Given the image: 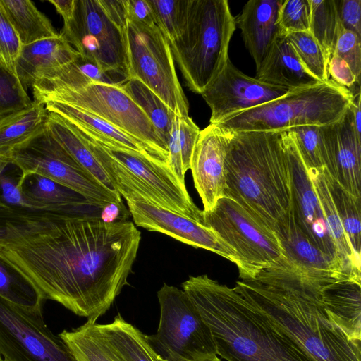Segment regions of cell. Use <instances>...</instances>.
Returning <instances> with one entry per match:
<instances>
[{
    "label": "cell",
    "instance_id": "6da1fadb",
    "mask_svg": "<svg viewBox=\"0 0 361 361\" xmlns=\"http://www.w3.org/2000/svg\"><path fill=\"white\" fill-rule=\"evenodd\" d=\"M0 217V260L23 276L44 300L96 322L112 305L138 252L134 223L106 221L99 214L13 208Z\"/></svg>",
    "mask_w": 361,
    "mask_h": 361
},
{
    "label": "cell",
    "instance_id": "7a4b0ae2",
    "mask_svg": "<svg viewBox=\"0 0 361 361\" xmlns=\"http://www.w3.org/2000/svg\"><path fill=\"white\" fill-rule=\"evenodd\" d=\"M324 279L283 257L255 277L238 281L233 288L314 361H361L360 344L351 341L326 311Z\"/></svg>",
    "mask_w": 361,
    "mask_h": 361
},
{
    "label": "cell",
    "instance_id": "3957f363",
    "mask_svg": "<svg viewBox=\"0 0 361 361\" xmlns=\"http://www.w3.org/2000/svg\"><path fill=\"white\" fill-rule=\"evenodd\" d=\"M182 288L226 361H314L233 288L206 274L190 276Z\"/></svg>",
    "mask_w": 361,
    "mask_h": 361
},
{
    "label": "cell",
    "instance_id": "277c9868",
    "mask_svg": "<svg viewBox=\"0 0 361 361\" xmlns=\"http://www.w3.org/2000/svg\"><path fill=\"white\" fill-rule=\"evenodd\" d=\"M223 128L227 142L224 197L274 233L291 208V178L282 131Z\"/></svg>",
    "mask_w": 361,
    "mask_h": 361
},
{
    "label": "cell",
    "instance_id": "5b68a950",
    "mask_svg": "<svg viewBox=\"0 0 361 361\" xmlns=\"http://www.w3.org/2000/svg\"><path fill=\"white\" fill-rule=\"evenodd\" d=\"M236 28L226 0H190L186 24L170 43L190 90L202 94L223 69Z\"/></svg>",
    "mask_w": 361,
    "mask_h": 361
},
{
    "label": "cell",
    "instance_id": "8992f818",
    "mask_svg": "<svg viewBox=\"0 0 361 361\" xmlns=\"http://www.w3.org/2000/svg\"><path fill=\"white\" fill-rule=\"evenodd\" d=\"M354 94L331 79L233 114L218 123L234 131H285L299 126H322L338 121Z\"/></svg>",
    "mask_w": 361,
    "mask_h": 361
},
{
    "label": "cell",
    "instance_id": "52a82bcc",
    "mask_svg": "<svg viewBox=\"0 0 361 361\" xmlns=\"http://www.w3.org/2000/svg\"><path fill=\"white\" fill-rule=\"evenodd\" d=\"M8 153L11 164L21 172L20 180L39 175L73 190L100 208L110 204L124 205L118 192L105 188L75 160L54 138L46 122Z\"/></svg>",
    "mask_w": 361,
    "mask_h": 361
},
{
    "label": "cell",
    "instance_id": "ba28073f",
    "mask_svg": "<svg viewBox=\"0 0 361 361\" xmlns=\"http://www.w3.org/2000/svg\"><path fill=\"white\" fill-rule=\"evenodd\" d=\"M157 298L158 329L147 337L159 355L166 361H202L217 355L209 326L183 290L164 283Z\"/></svg>",
    "mask_w": 361,
    "mask_h": 361
},
{
    "label": "cell",
    "instance_id": "9c48e42d",
    "mask_svg": "<svg viewBox=\"0 0 361 361\" xmlns=\"http://www.w3.org/2000/svg\"><path fill=\"white\" fill-rule=\"evenodd\" d=\"M126 39L129 78L145 84L176 114L189 116L170 44L158 27L127 21Z\"/></svg>",
    "mask_w": 361,
    "mask_h": 361
},
{
    "label": "cell",
    "instance_id": "30bf717a",
    "mask_svg": "<svg viewBox=\"0 0 361 361\" xmlns=\"http://www.w3.org/2000/svg\"><path fill=\"white\" fill-rule=\"evenodd\" d=\"M203 221L235 250L242 280L255 277L286 257L276 235L257 224L231 198H220L211 210L203 211Z\"/></svg>",
    "mask_w": 361,
    "mask_h": 361
},
{
    "label": "cell",
    "instance_id": "8fae6325",
    "mask_svg": "<svg viewBox=\"0 0 361 361\" xmlns=\"http://www.w3.org/2000/svg\"><path fill=\"white\" fill-rule=\"evenodd\" d=\"M59 34L82 57L130 79L126 29L111 19L99 0H75L73 16Z\"/></svg>",
    "mask_w": 361,
    "mask_h": 361
},
{
    "label": "cell",
    "instance_id": "7c38bea8",
    "mask_svg": "<svg viewBox=\"0 0 361 361\" xmlns=\"http://www.w3.org/2000/svg\"><path fill=\"white\" fill-rule=\"evenodd\" d=\"M34 100L42 104L56 101L80 108L169 156L167 145L150 119L123 85L93 82L78 89L59 91Z\"/></svg>",
    "mask_w": 361,
    "mask_h": 361
},
{
    "label": "cell",
    "instance_id": "4fadbf2b",
    "mask_svg": "<svg viewBox=\"0 0 361 361\" xmlns=\"http://www.w3.org/2000/svg\"><path fill=\"white\" fill-rule=\"evenodd\" d=\"M0 355L5 361H77L48 328L42 310H28L1 297Z\"/></svg>",
    "mask_w": 361,
    "mask_h": 361
},
{
    "label": "cell",
    "instance_id": "5bb4252c",
    "mask_svg": "<svg viewBox=\"0 0 361 361\" xmlns=\"http://www.w3.org/2000/svg\"><path fill=\"white\" fill-rule=\"evenodd\" d=\"M281 138L291 178L292 216L310 241L330 257L344 274L319 200L293 136L290 131H282Z\"/></svg>",
    "mask_w": 361,
    "mask_h": 361
},
{
    "label": "cell",
    "instance_id": "9a60e30c",
    "mask_svg": "<svg viewBox=\"0 0 361 361\" xmlns=\"http://www.w3.org/2000/svg\"><path fill=\"white\" fill-rule=\"evenodd\" d=\"M121 197L126 200L136 226L166 234L194 247L213 252L237 265L235 250L209 227L137 196L125 194Z\"/></svg>",
    "mask_w": 361,
    "mask_h": 361
},
{
    "label": "cell",
    "instance_id": "2e32d148",
    "mask_svg": "<svg viewBox=\"0 0 361 361\" xmlns=\"http://www.w3.org/2000/svg\"><path fill=\"white\" fill-rule=\"evenodd\" d=\"M290 90L248 76L228 58L219 74L201 94L211 109L210 123L280 98Z\"/></svg>",
    "mask_w": 361,
    "mask_h": 361
},
{
    "label": "cell",
    "instance_id": "e0dca14e",
    "mask_svg": "<svg viewBox=\"0 0 361 361\" xmlns=\"http://www.w3.org/2000/svg\"><path fill=\"white\" fill-rule=\"evenodd\" d=\"M324 169L345 190L361 198V137L351 105L337 121L319 127Z\"/></svg>",
    "mask_w": 361,
    "mask_h": 361
},
{
    "label": "cell",
    "instance_id": "ac0fdd59",
    "mask_svg": "<svg viewBox=\"0 0 361 361\" xmlns=\"http://www.w3.org/2000/svg\"><path fill=\"white\" fill-rule=\"evenodd\" d=\"M226 150V137L223 128L210 123L200 130L192 151L190 169L195 187L202 201L203 211L211 210L218 200L224 197Z\"/></svg>",
    "mask_w": 361,
    "mask_h": 361
},
{
    "label": "cell",
    "instance_id": "d6986e66",
    "mask_svg": "<svg viewBox=\"0 0 361 361\" xmlns=\"http://www.w3.org/2000/svg\"><path fill=\"white\" fill-rule=\"evenodd\" d=\"M43 104L47 111L61 116L106 147L132 150L169 165L167 154L93 114L61 102L47 101Z\"/></svg>",
    "mask_w": 361,
    "mask_h": 361
},
{
    "label": "cell",
    "instance_id": "ffe728a7",
    "mask_svg": "<svg viewBox=\"0 0 361 361\" xmlns=\"http://www.w3.org/2000/svg\"><path fill=\"white\" fill-rule=\"evenodd\" d=\"M283 0H250L235 19L256 69L268 54L279 32L278 13Z\"/></svg>",
    "mask_w": 361,
    "mask_h": 361
},
{
    "label": "cell",
    "instance_id": "44dd1931",
    "mask_svg": "<svg viewBox=\"0 0 361 361\" xmlns=\"http://www.w3.org/2000/svg\"><path fill=\"white\" fill-rule=\"evenodd\" d=\"M322 297L329 318L351 341L360 344L361 279H324Z\"/></svg>",
    "mask_w": 361,
    "mask_h": 361
},
{
    "label": "cell",
    "instance_id": "7402d4cb",
    "mask_svg": "<svg viewBox=\"0 0 361 361\" xmlns=\"http://www.w3.org/2000/svg\"><path fill=\"white\" fill-rule=\"evenodd\" d=\"M274 233L284 256L309 274L319 279L348 276L339 271L330 257L310 241L295 223L290 211L276 224Z\"/></svg>",
    "mask_w": 361,
    "mask_h": 361
},
{
    "label": "cell",
    "instance_id": "603a6c76",
    "mask_svg": "<svg viewBox=\"0 0 361 361\" xmlns=\"http://www.w3.org/2000/svg\"><path fill=\"white\" fill-rule=\"evenodd\" d=\"M128 80L126 75L104 70L79 55L70 63L44 74L31 88L35 99L59 91L78 89L93 82L123 85Z\"/></svg>",
    "mask_w": 361,
    "mask_h": 361
},
{
    "label": "cell",
    "instance_id": "cb8c5ba5",
    "mask_svg": "<svg viewBox=\"0 0 361 361\" xmlns=\"http://www.w3.org/2000/svg\"><path fill=\"white\" fill-rule=\"evenodd\" d=\"M79 55L59 34L56 37L22 46L16 61V73L27 91L44 74L70 63Z\"/></svg>",
    "mask_w": 361,
    "mask_h": 361
},
{
    "label": "cell",
    "instance_id": "d4e9b609",
    "mask_svg": "<svg viewBox=\"0 0 361 361\" xmlns=\"http://www.w3.org/2000/svg\"><path fill=\"white\" fill-rule=\"evenodd\" d=\"M255 78L290 91L306 88L322 82L302 66L286 35L279 34L261 65Z\"/></svg>",
    "mask_w": 361,
    "mask_h": 361
},
{
    "label": "cell",
    "instance_id": "484cf974",
    "mask_svg": "<svg viewBox=\"0 0 361 361\" xmlns=\"http://www.w3.org/2000/svg\"><path fill=\"white\" fill-rule=\"evenodd\" d=\"M308 172L335 244L342 272L348 276L361 278L360 260L354 254L345 235L326 185L324 169Z\"/></svg>",
    "mask_w": 361,
    "mask_h": 361
},
{
    "label": "cell",
    "instance_id": "4316f807",
    "mask_svg": "<svg viewBox=\"0 0 361 361\" xmlns=\"http://www.w3.org/2000/svg\"><path fill=\"white\" fill-rule=\"evenodd\" d=\"M46 125L54 138L85 170L105 188L117 192L106 171L71 123L54 112L48 111Z\"/></svg>",
    "mask_w": 361,
    "mask_h": 361
},
{
    "label": "cell",
    "instance_id": "83f0119b",
    "mask_svg": "<svg viewBox=\"0 0 361 361\" xmlns=\"http://www.w3.org/2000/svg\"><path fill=\"white\" fill-rule=\"evenodd\" d=\"M105 337L123 361H166L144 334L120 314L109 324H99Z\"/></svg>",
    "mask_w": 361,
    "mask_h": 361
},
{
    "label": "cell",
    "instance_id": "f1b7e54d",
    "mask_svg": "<svg viewBox=\"0 0 361 361\" xmlns=\"http://www.w3.org/2000/svg\"><path fill=\"white\" fill-rule=\"evenodd\" d=\"M0 4L22 46L59 35L31 1L0 0Z\"/></svg>",
    "mask_w": 361,
    "mask_h": 361
},
{
    "label": "cell",
    "instance_id": "f546056e",
    "mask_svg": "<svg viewBox=\"0 0 361 361\" xmlns=\"http://www.w3.org/2000/svg\"><path fill=\"white\" fill-rule=\"evenodd\" d=\"M58 336L77 361H123L94 321L87 320L70 331L64 329Z\"/></svg>",
    "mask_w": 361,
    "mask_h": 361
},
{
    "label": "cell",
    "instance_id": "4dcf8cb0",
    "mask_svg": "<svg viewBox=\"0 0 361 361\" xmlns=\"http://www.w3.org/2000/svg\"><path fill=\"white\" fill-rule=\"evenodd\" d=\"M200 132L199 127L189 116L174 115L167 140L168 164L183 185Z\"/></svg>",
    "mask_w": 361,
    "mask_h": 361
},
{
    "label": "cell",
    "instance_id": "1f68e13d",
    "mask_svg": "<svg viewBox=\"0 0 361 361\" xmlns=\"http://www.w3.org/2000/svg\"><path fill=\"white\" fill-rule=\"evenodd\" d=\"M48 111L44 104H32L0 121V149L8 150L28 140L45 123Z\"/></svg>",
    "mask_w": 361,
    "mask_h": 361
},
{
    "label": "cell",
    "instance_id": "d6a6232c",
    "mask_svg": "<svg viewBox=\"0 0 361 361\" xmlns=\"http://www.w3.org/2000/svg\"><path fill=\"white\" fill-rule=\"evenodd\" d=\"M331 197L356 257L361 254V198L351 195L324 169Z\"/></svg>",
    "mask_w": 361,
    "mask_h": 361
},
{
    "label": "cell",
    "instance_id": "836d02e7",
    "mask_svg": "<svg viewBox=\"0 0 361 361\" xmlns=\"http://www.w3.org/2000/svg\"><path fill=\"white\" fill-rule=\"evenodd\" d=\"M123 87L148 116L160 138L167 145L176 114L154 92L136 78H130Z\"/></svg>",
    "mask_w": 361,
    "mask_h": 361
},
{
    "label": "cell",
    "instance_id": "e575fe53",
    "mask_svg": "<svg viewBox=\"0 0 361 361\" xmlns=\"http://www.w3.org/2000/svg\"><path fill=\"white\" fill-rule=\"evenodd\" d=\"M310 33L323 49L329 61L341 30L335 0H310Z\"/></svg>",
    "mask_w": 361,
    "mask_h": 361
},
{
    "label": "cell",
    "instance_id": "d590c367",
    "mask_svg": "<svg viewBox=\"0 0 361 361\" xmlns=\"http://www.w3.org/2000/svg\"><path fill=\"white\" fill-rule=\"evenodd\" d=\"M0 297L28 310H42L44 300L18 271L0 260Z\"/></svg>",
    "mask_w": 361,
    "mask_h": 361
},
{
    "label": "cell",
    "instance_id": "8d00e7d4",
    "mask_svg": "<svg viewBox=\"0 0 361 361\" xmlns=\"http://www.w3.org/2000/svg\"><path fill=\"white\" fill-rule=\"evenodd\" d=\"M286 38L304 68L319 81L330 79L325 54L310 32H297L286 35Z\"/></svg>",
    "mask_w": 361,
    "mask_h": 361
},
{
    "label": "cell",
    "instance_id": "74e56055",
    "mask_svg": "<svg viewBox=\"0 0 361 361\" xmlns=\"http://www.w3.org/2000/svg\"><path fill=\"white\" fill-rule=\"evenodd\" d=\"M154 24L170 43L184 30L190 0H147Z\"/></svg>",
    "mask_w": 361,
    "mask_h": 361
},
{
    "label": "cell",
    "instance_id": "f35d334b",
    "mask_svg": "<svg viewBox=\"0 0 361 361\" xmlns=\"http://www.w3.org/2000/svg\"><path fill=\"white\" fill-rule=\"evenodd\" d=\"M319 127L314 125L294 126L290 131L307 171L324 169Z\"/></svg>",
    "mask_w": 361,
    "mask_h": 361
},
{
    "label": "cell",
    "instance_id": "ab89813d",
    "mask_svg": "<svg viewBox=\"0 0 361 361\" xmlns=\"http://www.w3.org/2000/svg\"><path fill=\"white\" fill-rule=\"evenodd\" d=\"M32 103L17 75L0 66V121Z\"/></svg>",
    "mask_w": 361,
    "mask_h": 361
},
{
    "label": "cell",
    "instance_id": "60d3db41",
    "mask_svg": "<svg viewBox=\"0 0 361 361\" xmlns=\"http://www.w3.org/2000/svg\"><path fill=\"white\" fill-rule=\"evenodd\" d=\"M310 0H283L279 10L277 24L279 32H310Z\"/></svg>",
    "mask_w": 361,
    "mask_h": 361
},
{
    "label": "cell",
    "instance_id": "b9f144b4",
    "mask_svg": "<svg viewBox=\"0 0 361 361\" xmlns=\"http://www.w3.org/2000/svg\"><path fill=\"white\" fill-rule=\"evenodd\" d=\"M22 44L0 4V66L16 73Z\"/></svg>",
    "mask_w": 361,
    "mask_h": 361
},
{
    "label": "cell",
    "instance_id": "7bdbcfd3",
    "mask_svg": "<svg viewBox=\"0 0 361 361\" xmlns=\"http://www.w3.org/2000/svg\"><path fill=\"white\" fill-rule=\"evenodd\" d=\"M333 54L343 59L360 82L361 37L354 32L343 27L337 38Z\"/></svg>",
    "mask_w": 361,
    "mask_h": 361
},
{
    "label": "cell",
    "instance_id": "ee69618b",
    "mask_svg": "<svg viewBox=\"0 0 361 361\" xmlns=\"http://www.w3.org/2000/svg\"><path fill=\"white\" fill-rule=\"evenodd\" d=\"M341 26L361 37V0H335Z\"/></svg>",
    "mask_w": 361,
    "mask_h": 361
},
{
    "label": "cell",
    "instance_id": "f6af8a7d",
    "mask_svg": "<svg viewBox=\"0 0 361 361\" xmlns=\"http://www.w3.org/2000/svg\"><path fill=\"white\" fill-rule=\"evenodd\" d=\"M329 77L337 85L348 89L350 92L356 85L360 86L357 80L348 63L341 57L332 55L328 63Z\"/></svg>",
    "mask_w": 361,
    "mask_h": 361
},
{
    "label": "cell",
    "instance_id": "bcb514c9",
    "mask_svg": "<svg viewBox=\"0 0 361 361\" xmlns=\"http://www.w3.org/2000/svg\"><path fill=\"white\" fill-rule=\"evenodd\" d=\"M126 4L127 21L147 25H155L147 0H126Z\"/></svg>",
    "mask_w": 361,
    "mask_h": 361
},
{
    "label": "cell",
    "instance_id": "7dc6e473",
    "mask_svg": "<svg viewBox=\"0 0 361 361\" xmlns=\"http://www.w3.org/2000/svg\"><path fill=\"white\" fill-rule=\"evenodd\" d=\"M99 2L111 19L125 30L127 24L126 0H99Z\"/></svg>",
    "mask_w": 361,
    "mask_h": 361
},
{
    "label": "cell",
    "instance_id": "c3c4849f",
    "mask_svg": "<svg viewBox=\"0 0 361 361\" xmlns=\"http://www.w3.org/2000/svg\"><path fill=\"white\" fill-rule=\"evenodd\" d=\"M56 11L63 17V22L68 21L73 14L75 0H49Z\"/></svg>",
    "mask_w": 361,
    "mask_h": 361
},
{
    "label": "cell",
    "instance_id": "681fc988",
    "mask_svg": "<svg viewBox=\"0 0 361 361\" xmlns=\"http://www.w3.org/2000/svg\"><path fill=\"white\" fill-rule=\"evenodd\" d=\"M351 109L356 133L359 137H361L360 91L354 94Z\"/></svg>",
    "mask_w": 361,
    "mask_h": 361
},
{
    "label": "cell",
    "instance_id": "f907efd6",
    "mask_svg": "<svg viewBox=\"0 0 361 361\" xmlns=\"http://www.w3.org/2000/svg\"><path fill=\"white\" fill-rule=\"evenodd\" d=\"M8 152V150L0 149V177L5 172L6 168L11 165Z\"/></svg>",
    "mask_w": 361,
    "mask_h": 361
},
{
    "label": "cell",
    "instance_id": "816d5d0a",
    "mask_svg": "<svg viewBox=\"0 0 361 361\" xmlns=\"http://www.w3.org/2000/svg\"><path fill=\"white\" fill-rule=\"evenodd\" d=\"M1 200L0 199V205H1ZM5 234V228L2 223V221L0 217V238H2Z\"/></svg>",
    "mask_w": 361,
    "mask_h": 361
},
{
    "label": "cell",
    "instance_id": "f5cc1de1",
    "mask_svg": "<svg viewBox=\"0 0 361 361\" xmlns=\"http://www.w3.org/2000/svg\"><path fill=\"white\" fill-rule=\"evenodd\" d=\"M202 361H221V360L217 355H215Z\"/></svg>",
    "mask_w": 361,
    "mask_h": 361
},
{
    "label": "cell",
    "instance_id": "db71d44e",
    "mask_svg": "<svg viewBox=\"0 0 361 361\" xmlns=\"http://www.w3.org/2000/svg\"><path fill=\"white\" fill-rule=\"evenodd\" d=\"M0 361H4V358L2 357V356L0 355Z\"/></svg>",
    "mask_w": 361,
    "mask_h": 361
},
{
    "label": "cell",
    "instance_id": "11a10c76",
    "mask_svg": "<svg viewBox=\"0 0 361 361\" xmlns=\"http://www.w3.org/2000/svg\"><path fill=\"white\" fill-rule=\"evenodd\" d=\"M5 361V360H4Z\"/></svg>",
    "mask_w": 361,
    "mask_h": 361
}]
</instances>
